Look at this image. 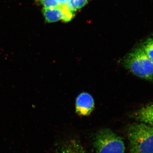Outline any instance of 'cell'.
Masks as SVG:
<instances>
[{"mask_svg":"<svg viewBox=\"0 0 153 153\" xmlns=\"http://www.w3.org/2000/svg\"><path fill=\"white\" fill-rule=\"evenodd\" d=\"M65 5L70 10L74 13L77 10L74 4V0H68Z\"/></svg>","mask_w":153,"mask_h":153,"instance_id":"cell-12","label":"cell"},{"mask_svg":"<svg viewBox=\"0 0 153 153\" xmlns=\"http://www.w3.org/2000/svg\"><path fill=\"white\" fill-rule=\"evenodd\" d=\"M96 153H124V143L119 136L108 128L97 132L93 139Z\"/></svg>","mask_w":153,"mask_h":153,"instance_id":"cell-3","label":"cell"},{"mask_svg":"<svg viewBox=\"0 0 153 153\" xmlns=\"http://www.w3.org/2000/svg\"><path fill=\"white\" fill-rule=\"evenodd\" d=\"M139 47L153 62V35H151L143 41Z\"/></svg>","mask_w":153,"mask_h":153,"instance_id":"cell-8","label":"cell"},{"mask_svg":"<svg viewBox=\"0 0 153 153\" xmlns=\"http://www.w3.org/2000/svg\"><path fill=\"white\" fill-rule=\"evenodd\" d=\"M56 1L59 3L60 6H63L66 4L68 0H56Z\"/></svg>","mask_w":153,"mask_h":153,"instance_id":"cell-13","label":"cell"},{"mask_svg":"<svg viewBox=\"0 0 153 153\" xmlns=\"http://www.w3.org/2000/svg\"><path fill=\"white\" fill-rule=\"evenodd\" d=\"M60 6L63 12L62 20L64 22H69L74 17V13L70 10L65 5Z\"/></svg>","mask_w":153,"mask_h":153,"instance_id":"cell-9","label":"cell"},{"mask_svg":"<svg viewBox=\"0 0 153 153\" xmlns=\"http://www.w3.org/2000/svg\"><path fill=\"white\" fill-rule=\"evenodd\" d=\"M44 8L52 9L57 7L60 6L56 0H39Z\"/></svg>","mask_w":153,"mask_h":153,"instance_id":"cell-10","label":"cell"},{"mask_svg":"<svg viewBox=\"0 0 153 153\" xmlns=\"http://www.w3.org/2000/svg\"><path fill=\"white\" fill-rule=\"evenodd\" d=\"M42 12L45 20L48 23H53L62 20L63 12L60 6L54 8H43Z\"/></svg>","mask_w":153,"mask_h":153,"instance_id":"cell-7","label":"cell"},{"mask_svg":"<svg viewBox=\"0 0 153 153\" xmlns=\"http://www.w3.org/2000/svg\"><path fill=\"white\" fill-rule=\"evenodd\" d=\"M124 67L134 75L153 81V62L139 46L124 57Z\"/></svg>","mask_w":153,"mask_h":153,"instance_id":"cell-1","label":"cell"},{"mask_svg":"<svg viewBox=\"0 0 153 153\" xmlns=\"http://www.w3.org/2000/svg\"><path fill=\"white\" fill-rule=\"evenodd\" d=\"M56 153H88L79 141L71 139L62 143L58 147Z\"/></svg>","mask_w":153,"mask_h":153,"instance_id":"cell-5","label":"cell"},{"mask_svg":"<svg viewBox=\"0 0 153 153\" xmlns=\"http://www.w3.org/2000/svg\"><path fill=\"white\" fill-rule=\"evenodd\" d=\"M94 105L93 97L90 94L85 92L81 93L76 98V112L80 115H88L93 111Z\"/></svg>","mask_w":153,"mask_h":153,"instance_id":"cell-4","label":"cell"},{"mask_svg":"<svg viewBox=\"0 0 153 153\" xmlns=\"http://www.w3.org/2000/svg\"><path fill=\"white\" fill-rule=\"evenodd\" d=\"M74 4L77 10L84 7L88 2V0H74Z\"/></svg>","mask_w":153,"mask_h":153,"instance_id":"cell-11","label":"cell"},{"mask_svg":"<svg viewBox=\"0 0 153 153\" xmlns=\"http://www.w3.org/2000/svg\"><path fill=\"white\" fill-rule=\"evenodd\" d=\"M136 118L153 131V105H147L139 110L137 113Z\"/></svg>","mask_w":153,"mask_h":153,"instance_id":"cell-6","label":"cell"},{"mask_svg":"<svg viewBox=\"0 0 153 153\" xmlns=\"http://www.w3.org/2000/svg\"><path fill=\"white\" fill-rule=\"evenodd\" d=\"M131 153H153V131L141 123H134L127 131Z\"/></svg>","mask_w":153,"mask_h":153,"instance_id":"cell-2","label":"cell"}]
</instances>
